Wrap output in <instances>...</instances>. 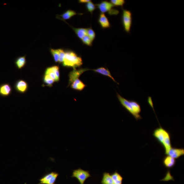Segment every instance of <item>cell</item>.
<instances>
[{"label": "cell", "mask_w": 184, "mask_h": 184, "mask_svg": "<svg viewBox=\"0 0 184 184\" xmlns=\"http://www.w3.org/2000/svg\"><path fill=\"white\" fill-rule=\"evenodd\" d=\"M132 13L130 10L122 9V23L124 30L130 33L132 23Z\"/></svg>", "instance_id": "cell-4"}, {"label": "cell", "mask_w": 184, "mask_h": 184, "mask_svg": "<svg viewBox=\"0 0 184 184\" xmlns=\"http://www.w3.org/2000/svg\"><path fill=\"white\" fill-rule=\"evenodd\" d=\"M59 54V62L60 63H63L65 58V52L62 49H58Z\"/></svg>", "instance_id": "cell-28"}, {"label": "cell", "mask_w": 184, "mask_h": 184, "mask_svg": "<svg viewBox=\"0 0 184 184\" xmlns=\"http://www.w3.org/2000/svg\"><path fill=\"white\" fill-rule=\"evenodd\" d=\"M101 184H114L111 175L109 173L105 172L103 175Z\"/></svg>", "instance_id": "cell-17"}, {"label": "cell", "mask_w": 184, "mask_h": 184, "mask_svg": "<svg viewBox=\"0 0 184 184\" xmlns=\"http://www.w3.org/2000/svg\"><path fill=\"white\" fill-rule=\"evenodd\" d=\"M83 65L82 58L78 56L76 53L71 51H67L65 52V58L62 63L63 67L68 68L76 69Z\"/></svg>", "instance_id": "cell-3"}, {"label": "cell", "mask_w": 184, "mask_h": 184, "mask_svg": "<svg viewBox=\"0 0 184 184\" xmlns=\"http://www.w3.org/2000/svg\"><path fill=\"white\" fill-rule=\"evenodd\" d=\"M98 22L103 29L108 28L111 27V24L108 17L104 13H101L99 16Z\"/></svg>", "instance_id": "cell-12"}, {"label": "cell", "mask_w": 184, "mask_h": 184, "mask_svg": "<svg viewBox=\"0 0 184 184\" xmlns=\"http://www.w3.org/2000/svg\"><path fill=\"white\" fill-rule=\"evenodd\" d=\"M184 155V148L172 147L167 154L168 156L175 159H178Z\"/></svg>", "instance_id": "cell-10"}, {"label": "cell", "mask_w": 184, "mask_h": 184, "mask_svg": "<svg viewBox=\"0 0 184 184\" xmlns=\"http://www.w3.org/2000/svg\"><path fill=\"white\" fill-rule=\"evenodd\" d=\"M87 35L93 42L95 37V34L94 30L91 28H87Z\"/></svg>", "instance_id": "cell-26"}, {"label": "cell", "mask_w": 184, "mask_h": 184, "mask_svg": "<svg viewBox=\"0 0 184 184\" xmlns=\"http://www.w3.org/2000/svg\"><path fill=\"white\" fill-rule=\"evenodd\" d=\"M55 74L56 77L57 82H58L60 80V72L59 67L58 66H52Z\"/></svg>", "instance_id": "cell-29"}, {"label": "cell", "mask_w": 184, "mask_h": 184, "mask_svg": "<svg viewBox=\"0 0 184 184\" xmlns=\"http://www.w3.org/2000/svg\"><path fill=\"white\" fill-rule=\"evenodd\" d=\"M95 5L99 10L101 13H108L111 16L117 15L119 13V11L113 8L115 6L111 2L106 1H102Z\"/></svg>", "instance_id": "cell-5"}, {"label": "cell", "mask_w": 184, "mask_h": 184, "mask_svg": "<svg viewBox=\"0 0 184 184\" xmlns=\"http://www.w3.org/2000/svg\"><path fill=\"white\" fill-rule=\"evenodd\" d=\"M77 36L81 40L87 35V28H74L72 27Z\"/></svg>", "instance_id": "cell-18"}, {"label": "cell", "mask_w": 184, "mask_h": 184, "mask_svg": "<svg viewBox=\"0 0 184 184\" xmlns=\"http://www.w3.org/2000/svg\"><path fill=\"white\" fill-rule=\"evenodd\" d=\"M70 86L73 90L81 91L84 89L86 85L82 81L78 79L73 81Z\"/></svg>", "instance_id": "cell-15"}, {"label": "cell", "mask_w": 184, "mask_h": 184, "mask_svg": "<svg viewBox=\"0 0 184 184\" xmlns=\"http://www.w3.org/2000/svg\"><path fill=\"white\" fill-rule=\"evenodd\" d=\"M25 56L20 57L16 60L15 64L17 68L20 69L24 67L26 64Z\"/></svg>", "instance_id": "cell-20"}, {"label": "cell", "mask_w": 184, "mask_h": 184, "mask_svg": "<svg viewBox=\"0 0 184 184\" xmlns=\"http://www.w3.org/2000/svg\"><path fill=\"white\" fill-rule=\"evenodd\" d=\"M92 70L93 71L95 72L101 74L102 75L107 76L110 78L114 82L119 84V83L115 80L114 78L113 77L111 72L108 69H106L105 68H104V67H101V68Z\"/></svg>", "instance_id": "cell-14"}, {"label": "cell", "mask_w": 184, "mask_h": 184, "mask_svg": "<svg viewBox=\"0 0 184 184\" xmlns=\"http://www.w3.org/2000/svg\"><path fill=\"white\" fill-rule=\"evenodd\" d=\"M81 40H82L83 43L84 44L88 46H91L92 45L93 41H92L91 39L87 35L84 36Z\"/></svg>", "instance_id": "cell-27"}, {"label": "cell", "mask_w": 184, "mask_h": 184, "mask_svg": "<svg viewBox=\"0 0 184 184\" xmlns=\"http://www.w3.org/2000/svg\"><path fill=\"white\" fill-rule=\"evenodd\" d=\"M91 176L89 171H85L80 168L74 170L72 177L76 178L80 184H84L85 181Z\"/></svg>", "instance_id": "cell-6"}, {"label": "cell", "mask_w": 184, "mask_h": 184, "mask_svg": "<svg viewBox=\"0 0 184 184\" xmlns=\"http://www.w3.org/2000/svg\"><path fill=\"white\" fill-rule=\"evenodd\" d=\"M45 74L49 76L53 79L55 82H57L55 74L53 69L52 68V67H48V68L46 69L45 72Z\"/></svg>", "instance_id": "cell-22"}, {"label": "cell", "mask_w": 184, "mask_h": 184, "mask_svg": "<svg viewBox=\"0 0 184 184\" xmlns=\"http://www.w3.org/2000/svg\"><path fill=\"white\" fill-rule=\"evenodd\" d=\"M153 135L163 147L165 154L167 155L168 151L172 147L170 134L160 126L159 128L154 131Z\"/></svg>", "instance_id": "cell-1"}, {"label": "cell", "mask_w": 184, "mask_h": 184, "mask_svg": "<svg viewBox=\"0 0 184 184\" xmlns=\"http://www.w3.org/2000/svg\"><path fill=\"white\" fill-rule=\"evenodd\" d=\"M43 80L44 83L46 85L49 87H52L53 84L55 82L53 79L51 77L48 75H46V74H44V76Z\"/></svg>", "instance_id": "cell-21"}, {"label": "cell", "mask_w": 184, "mask_h": 184, "mask_svg": "<svg viewBox=\"0 0 184 184\" xmlns=\"http://www.w3.org/2000/svg\"><path fill=\"white\" fill-rule=\"evenodd\" d=\"M176 159L166 155L163 160V163L165 167L170 169L174 167L176 163Z\"/></svg>", "instance_id": "cell-13"}, {"label": "cell", "mask_w": 184, "mask_h": 184, "mask_svg": "<svg viewBox=\"0 0 184 184\" xmlns=\"http://www.w3.org/2000/svg\"><path fill=\"white\" fill-rule=\"evenodd\" d=\"M117 94L120 103L137 120L142 118L140 115L141 107L137 101L127 100L118 93Z\"/></svg>", "instance_id": "cell-2"}, {"label": "cell", "mask_w": 184, "mask_h": 184, "mask_svg": "<svg viewBox=\"0 0 184 184\" xmlns=\"http://www.w3.org/2000/svg\"><path fill=\"white\" fill-rule=\"evenodd\" d=\"M90 1V0H79V2L80 3H87Z\"/></svg>", "instance_id": "cell-30"}, {"label": "cell", "mask_w": 184, "mask_h": 184, "mask_svg": "<svg viewBox=\"0 0 184 184\" xmlns=\"http://www.w3.org/2000/svg\"><path fill=\"white\" fill-rule=\"evenodd\" d=\"M86 7L88 11L90 12L92 14L96 9V7L91 1L86 3Z\"/></svg>", "instance_id": "cell-25"}, {"label": "cell", "mask_w": 184, "mask_h": 184, "mask_svg": "<svg viewBox=\"0 0 184 184\" xmlns=\"http://www.w3.org/2000/svg\"><path fill=\"white\" fill-rule=\"evenodd\" d=\"M12 92V88L9 84H3L0 85V95L3 97L9 96Z\"/></svg>", "instance_id": "cell-11"}, {"label": "cell", "mask_w": 184, "mask_h": 184, "mask_svg": "<svg viewBox=\"0 0 184 184\" xmlns=\"http://www.w3.org/2000/svg\"><path fill=\"white\" fill-rule=\"evenodd\" d=\"M79 14L77 13L73 10H67L62 15H60L62 17V18L64 20H69L72 17L77 15H79Z\"/></svg>", "instance_id": "cell-19"}, {"label": "cell", "mask_w": 184, "mask_h": 184, "mask_svg": "<svg viewBox=\"0 0 184 184\" xmlns=\"http://www.w3.org/2000/svg\"><path fill=\"white\" fill-rule=\"evenodd\" d=\"M50 52L54 59L55 62L56 63L59 62V54L58 49H51Z\"/></svg>", "instance_id": "cell-23"}, {"label": "cell", "mask_w": 184, "mask_h": 184, "mask_svg": "<svg viewBox=\"0 0 184 184\" xmlns=\"http://www.w3.org/2000/svg\"><path fill=\"white\" fill-rule=\"evenodd\" d=\"M90 69L87 68H81L79 69H73V70L71 71L69 74V86L75 80L79 79V77L82 75L85 72L89 70Z\"/></svg>", "instance_id": "cell-8"}, {"label": "cell", "mask_w": 184, "mask_h": 184, "mask_svg": "<svg viewBox=\"0 0 184 184\" xmlns=\"http://www.w3.org/2000/svg\"><path fill=\"white\" fill-rule=\"evenodd\" d=\"M114 184H122V177L116 171L111 175Z\"/></svg>", "instance_id": "cell-16"}, {"label": "cell", "mask_w": 184, "mask_h": 184, "mask_svg": "<svg viewBox=\"0 0 184 184\" xmlns=\"http://www.w3.org/2000/svg\"><path fill=\"white\" fill-rule=\"evenodd\" d=\"M15 88L16 90L21 93H24L28 89V83L23 80H17L15 85Z\"/></svg>", "instance_id": "cell-9"}, {"label": "cell", "mask_w": 184, "mask_h": 184, "mask_svg": "<svg viewBox=\"0 0 184 184\" xmlns=\"http://www.w3.org/2000/svg\"><path fill=\"white\" fill-rule=\"evenodd\" d=\"M110 2L115 7L120 6L122 8L126 2L125 0H111Z\"/></svg>", "instance_id": "cell-24"}, {"label": "cell", "mask_w": 184, "mask_h": 184, "mask_svg": "<svg viewBox=\"0 0 184 184\" xmlns=\"http://www.w3.org/2000/svg\"><path fill=\"white\" fill-rule=\"evenodd\" d=\"M58 175V173L56 172L49 173L39 180V184H54Z\"/></svg>", "instance_id": "cell-7"}]
</instances>
